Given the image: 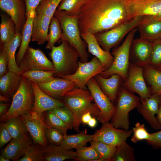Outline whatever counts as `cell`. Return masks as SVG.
<instances>
[{
	"mask_svg": "<svg viewBox=\"0 0 161 161\" xmlns=\"http://www.w3.org/2000/svg\"><path fill=\"white\" fill-rule=\"evenodd\" d=\"M22 120L35 144L44 147L47 145V139L45 134V123L42 116L30 112L19 116Z\"/></svg>",
	"mask_w": 161,
	"mask_h": 161,
	"instance_id": "15",
	"label": "cell"
},
{
	"mask_svg": "<svg viewBox=\"0 0 161 161\" xmlns=\"http://www.w3.org/2000/svg\"><path fill=\"white\" fill-rule=\"evenodd\" d=\"M34 100V92L31 83L22 76L20 86L14 95L7 112L0 117V121L4 122L13 118L30 112Z\"/></svg>",
	"mask_w": 161,
	"mask_h": 161,
	"instance_id": "5",
	"label": "cell"
},
{
	"mask_svg": "<svg viewBox=\"0 0 161 161\" xmlns=\"http://www.w3.org/2000/svg\"><path fill=\"white\" fill-rule=\"evenodd\" d=\"M129 19L137 16H155L161 10V0H126Z\"/></svg>",
	"mask_w": 161,
	"mask_h": 161,
	"instance_id": "16",
	"label": "cell"
},
{
	"mask_svg": "<svg viewBox=\"0 0 161 161\" xmlns=\"http://www.w3.org/2000/svg\"><path fill=\"white\" fill-rule=\"evenodd\" d=\"M12 138L7 130L4 126L3 123L0 125V147H3L10 141Z\"/></svg>",
	"mask_w": 161,
	"mask_h": 161,
	"instance_id": "49",
	"label": "cell"
},
{
	"mask_svg": "<svg viewBox=\"0 0 161 161\" xmlns=\"http://www.w3.org/2000/svg\"><path fill=\"white\" fill-rule=\"evenodd\" d=\"M160 100H161V95H160Z\"/></svg>",
	"mask_w": 161,
	"mask_h": 161,
	"instance_id": "60",
	"label": "cell"
},
{
	"mask_svg": "<svg viewBox=\"0 0 161 161\" xmlns=\"http://www.w3.org/2000/svg\"><path fill=\"white\" fill-rule=\"evenodd\" d=\"M86 87L91 93L93 101L99 109L97 117L99 122L102 124L109 122L114 114L115 107L102 90L94 77L87 82Z\"/></svg>",
	"mask_w": 161,
	"mask_h": 161,
	"instance_id": "10",
	"label": "cell"
},
{
	"mask_svg": "<svg viewBox=\"0 0 161 161\" xmlns=\"http://www.w3.org/2000/svg\"><path fill=\"white\" fill-rule=\"evenodd\" d=\"M90 146L94 148L99 154L100 161H112L117 146L110 145L96 140L90 142Z\"/></svg>",
	"mask_w": 161,
	"mask_h": 161,
	"instance_id": "34",
	"label": "cell"
},
{
	"mask_svg": "<svg viewBox=\"0 0 161 161\" xmlns=\"http://www.w3.org/2000/svg\"><path fill=\"white\" fill-rule=\"evenodd\" d=\"M0 78V95L12 99L20 86L22 76L8 71Z\"/></svg>",
	"mask_w": 161,
	"mask_h": 161,
	"instance_id": "26",
	"label": "cell"
},
{
	"mask_svg": "<svg viewBox=\"0 0 161 161\" xmlns=\"http://www.w3.org/2000/svg\"><path fill=\"white\" fill-rule=\"evenodd\" d=\"M143 74L151 95L161 91V71L149 64L143 67Z\"/></svg>",
	"mask_w": 161,
	"mask_h": 161,
	"instance_id": "30",
	"label": "cell"
},
{
	"mask_svg": "<svg viewBox=\"0 0 161 161\" xmlns=\"http://www.w3.org/2000/svg\"><path fill=\"white\" fill-rule=\"evenodd\" d=\"M62 121L67 124L73 126L74 117L71 111L67 107L64 106L52 110Z\"/></svg>",
	"mask_w": 161,
	"mask_h": 161,
	"instance_id": "45",
	"label": "cell"
},
{
	"mask_svg": "<svg viewBox=\"0 0 161 161\" xmlns=\"http://www.w3.org/2000/svg\"><path fill=\"white\" fill-rule=\"evenodd\" d=\"M31 83L34 96V103L31 112L39 116H41L45 111L64 106L62 101L52 98L44 92L36 83Z\"/></svg>",
	"mask_w": 161,
	"mask_h": 161,
	"instance_id": "19",
	"label": "cell"
},
{
	"mask_svg": "<svg viewBox=\"0 0 161 161\" xmlns=\"http://www.w3.org/2000/svg\"><path fill=\"white\" fill-rule=\"evenodd\" d=\"M36 10H31L27 17V20L22 32V37L20 48L16 58V61L19 66L31 40L33 21Z\"/></svg>",
	"mask_w": 161,
	"mask_h": 161,
	"instance_id": "28",
	"label": "cell"
},
{
	"mask_svg": "<svg viewBox=\"0 0 161 161\" xmlns=\"http://www.w3.org/2000/svg\"><path fill=\"white\" fill-rule=\"evenodd\" d=\"M11 103H8L0 102V116L1 117L5 114L8 112Z\"/></svg>",
	"mask_w": 161,
	"mask_h": 161,
	"instance_id": "51",
	"label": "cell"
},
{
	"mask_svg": "<svg viewBox=\"0 0 161 161\" xmlns=\"http://www.w3.org/2000/svg\"><path fill=\"white\" fill-rule=\"evenodd\" d=\"M54 16L59 19L62 31L61 41H66L77 51L81 62H88L89 54L80 35L77 16H71L56 10Z\"/></svg>",
	"mask_w": 161,
	"mask_h": 161,
	"instance_id": "4",
	"label": "cell"
},
{
	"mask_svg": "<svg viewBox=\"0 0 161 161\" xmlns=\"http://www.w3.org/2000/svg\"><path fill=\"white\" fill-rule=\"evenodd\" d=\"M152 51V43L140 38L133 39L130 47V62L143 67L149 64Z\"/></svg>",
	"mask_w": 161,
	"mask_h": 161,
	"instance_id": "17",
	"label": "cell"
},
{
	"mask_svg": "<svg viewBox=\"0 0 161 161\" xmlns=\"http://www.w3.org/2000/svg\"><path fill=\"white\" fill-rule=\"evenodd\" d=\"M92 115H93V114L91 112H87L84 114L81 117V123L84 124H87L88 122L92 117Z\"/></svg>",
	"mask_w": 161,
	"mask_h": 161,
	"instance_id": "52",
	"label": "cell"
},
{
	"mask_svg": "<svg viewBox=\"0 0 161 161\" xmlns=\"http://www.w3.org/2000/svg\"><path fill=\"white\" fill-rule=\"evenodd\" d=\"M1 10L14 22L16 33L22 32L27 17L24 0H0Z\"/></svg>",
	"mask_w": 161,
	"mask_h": 161,
	"instance_id": "14",
	"label": "cell"
},
{
	"mask_svg": "<svg viewBox=\"0 0 161 161\" xmlns=\"http://www.w3.org/2000/svg\"><path fill=\"white\" fill-rule=\"evenodd\" d=\"M22 37V33H16L15 37L9 42L4 43L0 42V46L5 49L8 56V71L19 75H21V72L16 61L15 53L17 48L20 45Z\"/></svg>",
	"mask_w": 161,
	"mask_h": 161,
	"instance_id": "29",
	"label": "cell"
},
{
	"mask_svg": "<svg viewBox=\"0 0 161 161\" xmlns=\"http://www.w3.org/2000/svg\"><path fill=\"white\" fill-rule=\"evenodd\" d=\"M26 7V15L27 17L32 10H36L42 0H24Z\"/></svg>",
	"mask_w": 161,
	"mask_h": 161,
	"instance_id": "50",
	"label": "cell"
},
{
	"mask_svg": "<svg viewBox=\"0 0 161 161\" xmlns=\"http://www.w3.org/2000/svg\"><path fill=\"white\" fill-rule=\"evenodd\" d=\"M86 0H62L57 10L63 11L71 16H77L82 6Z\"/></svg>",
	"mask_w": 161,
	"mask_h": 161,
	"instance_id": "38",
	"label": "cell"
},
{
	"mask_svg": "<svg viewBox=\"0 0 161 161\" xmlns=\"http://www.w3.org/2000/svg\"><path fill=\"white\" fill-rule=\"evenodd\" d=\"M156 118L161 126V101L159 106V110Z\"/></svg>",
	"mask_w": 161,
	"mask_h": 161,
	"instance_id": "53",
	"label": "cell"
},
{
	"mask_svg": "<svg viewBox=\"0 0 161 161\" xmlns=\"http://www.w3.org/2000/svg\"><path fill=\"white\" fill-rule=\"evenodd\" d=\"M43 147L32 144L28 148L24 155L18 161H43Z\"/></svg>",
	"mask_w": 161,
	"mask_h": 161,
	"instance_id": "41",
	"label": "cell"
},
{
	"mask_svg": "<svg viewBox=\"0 0 161 161\" xmlns=\"http://www.w3.org/2000/svg\"><path fill=\"white\" fill-rule=\"evenodd\" d=\"M122 86L131 92L137 93L140 98H148L151 95L144 79L143 67L130 62L127 77Z\"/></svg>",
	"mask_w": 161,
	"mask_h": 161,
	"instance_id": "13",
	"label": "cell"
},
{
	"mask_svg": "<svg viewBox=\"0 0 161 161\" xmlns=\"http://www.w3.org/2000/svg\"><path fill=\"white\" fill-rule=\"evenodd\" d=\"M153 51L149 64L158 68L161 66V39L152 42Z\"/></svg>",
	"mask_w": 161,
	"mask_h": 161,
	"instance_id": "46",
	"label": "cell"
},
{
	"mask_svg": "<svg viewBox=\"0 0 161 161\" xmlns=\"http://www.w3.org/2000/svg\"><path fill=\"white\" fill-rule=\"evenodd\" d=\"M82 38L87 45L88 52L98 58L106 68L112 65L114 57L110 51L104 50L98 44L94 35L89 32L80 33Z\"/></svg>",
	"mask_w": 161,
	"mask_h": 161,
	"instance_id": "23",
	"label": "cell"
},
{
	"mask_svg": "<svg viewBox=\"0 0 161 161\" xmlns=\"http://www.w3.org/2000/svg\"><path fill=\"white\" fill-rule=\"evenodd\" d=\"M0 161H9L10 160L4 156L1 155L0 156Z\"/></svg>",
	"mask_w": 161,
	"mask_h": 161,
	"instance_id": "56",
	"label": "cell"
},
{
	"mask_svg": "<svg viewBox=\"0 0 161 161\" xmlns=\"http://www.w3.org/2000/svg\"><path fill=\"white\" fill-rule=\"evenodd\" d=\"M12 99L9 97L0 95V102L10 103Z\"/></svg>",
	"mask_w": 161,
	"mask_h": 161,
	"instance_id": "55",
	"label": "cell"
},
{
	"mask_svg": "<svg viewBox=\"0 0 161 161\" xmlns=\"http://www.w3.org/2000/svg\"><path fill=\"white\" fill-rule=\"evenodd\" d=\"M62 0H42L36 9V13L41 14L52 18Z\"/></svg>",
	"mask_w": 161,
	"mask_h": 161,
	"instance_id": "40",
	"label": "cell"
},
{
	"mask_svg": "<svg viewBox=\"0 0 161 161\" xmlns=\"http://www.w3.org/2000/svg\"><path fill=\"white\" fill-rule=\"evenodd\" d=\"M21 73L34 70L54 71L52 62L39 49L29 46L19 66Z\"/></svg>",
	"mask_w": 161,
	"mask_h": 161,
	"instance_id": "11",
	"label": "cell"
},
{
	"mask_svg": "<svg viewBox=\"0 0 161 161\" xmlns=\"http://www.w3.org/2000/svg\"><path fill=\"white\" fill-rule=\"evenodd\" d=\"M151 139L146 141L147 143L156 149L161 148V129L159 131L150 133Z\"/></svg>",
	"mask_w": 161,
	"mask_h": 161,
	"instance_id": "48",
	"label": "cell"
},
{
	"mask_svg": "<svg viewBox=\"0 0 161 161\" xmlns=\"http://www.w3.org/2000/svg\"><path fill=\"white\" fill-rule=\"evenodd\" d=\"M0 24V42H9L15 36L16 32L15 24L10 16L7 14L1 15Z\"/></svg>",
	"mask_w": 161,
	"mask_h": 161,
	"instance_id": "32",
	"label": "cell"
},
{
	"mask_svg": "<svg viewBox=\"0 0 161 161\" xmlns=\"http://www.w3.org/2000/svg\"><path fill=\"white\" fill-rule=\"evenodd\" d=\"M126 0H86L77 17L80 33L94 35L130 20Z\"/></svg>",
	"mask_w": 161,
	"mask_h": 161,
	"instance_id": "1",
	"label": "cell"
},
{
	"mask_svg": "<svg viewBox=\"0 0 161 161\" xmlns=\"http://www.w3.org/2000/svg\"><path fill=\"white\" fill-rule=\"evenodd\" d=\"M77 157L75 160L80 161H100V155L91 146H83L76 149Z\"/></svg>",
	"mask_w": 161,
	"mask_h": 161,
	"instance_id": "42",
	"label": "cell"
},
{
	"mask_svg": "<svg viewBox=\"0 0 161 161\" xmlns=\"http://www.w3.org/2000/svg\"><path fill=\"white\" fill-rule=\"evenodd\" d=\"M32 144L27 133L18 139H12L3 149L1 155L10 160L18 161Z\"/></svg>",
	"mask_w": 161,
	"mask_h": 161,
	"instance_id": "22",
	"label": "cell"
},
{
	"mask_svg": "<svg viewBox=\"0 0 161 161\" xmlns=\"http://www.w3.org/2000/svg\"><path fill=\"white\" fill-rule=\"evenodd\" d=\"M3 124L13 139H17L27 134L26 127L20 117L10 118Z\"/></svg>",
	"mask_w": 161,
	"mask_h": 161,
	"instance_id": "33",
	"label": "cell"
},
{
	"mask_svg": "<svg viewBox=\"0 0 161 161\" xmlns=\"http://www.w3.org/2000/svg\"><path fill=\"white\" fill-rule=\"evenodd\" d=\"M44 121L48 126L57 129L64 135L67 134V132L69 129L73 128L72 126L64 122L52 110L47 113Z\"/></svg>",
	"mask_w": 161,
	"mask_h": 161,
	"instance_id": "37",
	"label": "cell"
},
{
	"mask_svg": "<svg viewBox=\"0 0 161 161\" xmlns=\"http://www.w3.org/2000/svg\"><path fill=\"white\" fill-rule=\"evenodd\" d=\"M0 78L5 75L8 71V58L5 49L0 46Z\"/></svg>",
	"mask_w": 161,
	"mask_h": 161,
	"instance_id": "47",
	"label": "cell"
},
{
	"mask_svg": "<svg viewBox=\"0 0 161 161\" xmlns=\"http://www.w3.org/2000/svg\"><path fill=\"white\" fill-rule=\"evenodd\" d=\"M140 104V98L122 86H121L118 93L115 113L111 123L116 128L129 130V113L131 111L137 108Z\"/></svg>",
	"mask_w": 161,
	"mask_h": 161,
	"instance_id": "7",
	"label": "cell"
},
{
	"mask_svg": "<svg viewBox=\"0 0 161 161\" xmlns=\"http://www.w3.org/2000/svg\"><path fill=\"white\" fill-rule=\"evenodd\" d=\"M135 156L134 148L126 142L117 147L112 161H134Z\"/></svg>",
	"mask_w": 161,
	"mask_h": 161,
	"instance_id": "39",
	"label": "cell"
},
{
	"mask_svg": "<svg viewBox=\"0 0 161 161\" xmlns=\"http://www.w3.org/2000/svg\"><path fill=\"white\" fill-rule=\"evenodd\" d=\"M142 17H136L111 29L95 35L98 44L104 50L110 51L130 32L137 27Z\"/></svg>",
	"mask_w": 161,
	"mask_h": 161,
	"instance_id": "8",
	"label": "cell"
},
{
	"mask_svg": "<svg viewBox=\"0 0 161 161\" xmlns=\"http://www.w3.org/2000/svg\"><path fill=\"white\" fill-rule=\"evenodd\" d=\"M64 136L60 145L68 150L76 149L85 146L88 142L92 140L93 138V134H88L83 131L75 134Z\"/></svg>",
	"mask_w": 161,
	"mask_h": 161,
	"instance_id": "31",
	"label": "cell"
},
{
	"mask_svg": "<svg viewBox=\"0 0 161 161\" xmlns=\"http://www.w3.org/2000/svg\"><path fill=\"white\" fill-rule=\"evenodd\" d=\"M140 98L141 104L137 108L138 112L154 130L159 131L161 126L155 115L158 113L161 102L160 96L157 94L147 98Z\"/></svg>",
	"mask_w": 161,
	"mask_h": 161,
	"instance_id": "18",
	"label": "cell"
},
{
	"mask_svg": "<svg viewBox=\"0 0 161 161\" xmlns=\"http://www.w3.org/2000/svg\"><path fill=\"white\" fill-rule=\"evenodd\" d=\"M44 159L46 161H62L67 159L75 160L76 151L66 149L61 145L50 144L43 147Z\"/></svg>",
	"mask_w": 161,
	"mask_h": 161,
	"instance_id": "27",
	"label": "cell"
},
{
	"mask_svg": "<svg viewBox=\"0 0 161 161\" xmlns=\"http://www.w3.org/2000/svg\"><path fill=\"white\" fill-rule=\"evenodd\" d=\"M106 69V68L96 57L94 56L89 61H78V66L73 74L61 78L74 82L76 87L86 89L89 80Z\"/></svg>",
	"mask_w": 161,
	"mask_h": 161,
	"instance_id": "9",
	"label": "cell"
},
{
	"mask_svg": "<svg viewBox=\"0 0 161 161\" xmlns=\"http://www.w3.org/2000/svg\"><path fill=\"white\" fill-rule=\"evenodd\" d=\"M137 27L141 38L152 43L161 39V20L154 16H143Z\"/></svg>",
	"mask_w": 161,
	"mask_h": 161,
	"instance_id": "21",
	"label": "cell"
},
{
	"mask_svg": "<svg viewBox=\"0 0 161 161\" xmlns=\"http://www.w3.org/2000/svg\"><path fill=\"white\" fill-rule=\"evenodd\" d=\"M36 84L44 92L57 100L61 99L66 93L76 87L73 82L61 78H55L49 81Z\"/></svg>",
	"mask_w": 161,
	"mask_h": 161,
	"instance_id": "20",
	"label": "cell"
},
{
	"mask_svg": "<svg viewBox=\"0 0 161 161\" xmlns=\"http://www.w3.org/2000/svg\"><path fill=\"white\" fill-rule=\"evenodd\" d=\"M45 134L47 140L49 142L58 145H61L64 137V135L58 130L49 126L46 123Z\"/></svg>",
	"mask_w": 161,
	"mask_h": 161,
	"instance_id": "44",
	"label": "cell"
},
{
	"mask_svg": "<svg viewBox=\"0 0 161 161\" xmlns=\"http://www.w3.org/2000/svg\"><path fill=\"white\" fill-rule=\"evenodd\" d=\"M53 46L49 55L54 68V76L59 78L74 73L78 66L79 55L76 49L66 41Z\"/></svg>",
	"mask_w": 161,
	"mask_h": 161,
	"instance_id": "3",
	"label": "cell"
},
{
	"mask_svg": "<svg viewBox=\"0 0 161 161\" xmlns=\"http://www.w3.org/2000/svg\"><path fill=\"white\" fill-rule=\"evenodd\" d=\"M133 134L131 140L134 143H136L143 140L146 141L151 139L150 133H148L146 129L145 125L138 122L135 124L132 129Z\"/></svg>",
	"mask_w": 161,
	"mask_h": 161,
	"instance_id": "43",
	"label": "cell"
},
{
	"mask_svg": "<svg viewBox=\"0 0 161 161\" xmlns=\"http://www.w3.org/2000/svg\"><path fill=\"white\" fill-rule=\"evenodd\" d=\"M101 128L93 134V140L118 146L126 142L133 133L132 129L126 130L115 128L111 123L102 124Z\"/></svg>",
	"mask_w": 161,
	"mask_h": 161,
	"instance_id": "12",
	"label": "cell"
},
{
	"mask_svg": "<svg viewBox=\"0 0 161 161\" xmlns=\"http://www.w3.org/2000/svg\"><path fill=\"white\" fill-rule=\"evenodd\" d=\"M157 95H161V91L158 92V93H157Z\"/></svg>",
	"mask_w": 161,
	"mask_h": 161,
	"instance_id": "58",
	"label": "cell"
},
{
	"mask_svg": "<svg viewBox=\"0 0 161 161\" xmlns=\"http://www.w3.org/2000/svg\"><path fill=\"white\" fill-rule=\"evenodd\" d=\"M64 106L72 112L74 117L73 128L79 131L82 115L87 112H91L97 117L100 110L95 103L89 90L75 87L66 93L61 99Z\"/></svg>",
	"mask_w": 161,
	"mask_h": 161,
	"instance_id": "2",
	"label": "cell"
},
{
	"mask_svg": "<svg viewBox=\"0 0 161 161\" xmlns=\"http://www.w3.org/2000/svg\"><path fill=\"white\" fill-rule=\"evenodd\" d=\"M97 121L95 118L92 117L88 122L87 124L91 128L95 127L97 124Z\"/></svg>",
	"mask_w": 161,
	"mask_h": 161,
	"instance_id": "54",
	"label": "cell"
},
{
	"mask_svg": "<svg viewBox=\"0 0 161 161\" xmlns=\"http://www.w3.org/2000/svg\"><path fill=\"white\" fill-rule=\"evenodd\" d=\"M51 18L41 14L35 13L33 23L32 41L36 42L39 45H42L47 41Z\"/></svg>",
	"mask_w": 161,
	"mask_h": 161,
	"instance_id": "24",
	"label": "cell"
},
{
	"mask_svg": "<svg viewBox=\"0 0 161 161\" xmlns=\"http://www.w3.org/2000/svg\"><path fill=\"white\" fill-rule=\"evenodd\" d=\"M62 31L58 18L54 16L51 18L49 27L47 43L45 48L51 50L54 44L61 39Z\"/></svg>",
	"mask_w": 161,
	"mask_h": 161,
	"instance_id": "35",
	"label": "cell"
},
{
	"mask_svg": "<svg viewBox=\"0 0 161 161\" xmlns=\"http://www.w3.org/2000/svg\"><path fill=\"white\" fill-rule=\"evenodd\" d=\"M154 16L156 18L161 20V10L157 15Z\"/></svg>",
	"mask_w": 161,
	"mask_h": 161,
	"instance_id": "57",
	"label": "cell"
},
{
	"mask_svg": "<svg viewBox=\"0 0 161 161\" xmlns=\"http://www.w3.org/2000/svg\"><path fill=\"white\" fill-rule=\"evenodd\" d=\"M54 71H44L34 70L21 73V75L25 78L31 83H44L54 79Z\"/></svg>",
	"mask_w": 161,
	"mask_h": 161,
	"instance_id": "36",
	"label": "cell"
},
{
	"mask_svg": "<svg viewBox=\"0 0 161 161\" xmlns=\"http://www.w3.org/2000/svg\"><path fill=\"white\" fill-rule=\"evenodd\" d=\"M94 78L102 90L111 101L115 100L122 83L123 79L121 77L114 74L105 78L98 74Z\"/></svg>",
	"mask_w": 161,
	"mask_h": 161,
	"instance_id": "25",
	"label": "cell"
},
{
	"mask_svg": "<svg viewBox=\"0 0 161 161\" xmlns=\"http://www.w3.org/2000/svg\"><path fill=\"white\" fill-rule=\"evenodd\" d=\"M159 70H160V71H161V66H160L158 68H157Z\"/></svg>",
	"mask_w": 161,
	"mask_h": 161,
	"instance_id": "59",
	"label": "cell"
},
{
	"mask_svg": "<svg viewBox=\"0 0 161 161\" xmlns=\"http://www.w3.org/2000/svg\"><path fill=\"white\" fill-rule=\"evenodd\" d=\"M137 30L136 27L130 32L122 44L113 50L111 53L114 58L113 62L109 68L99 74L101 76L108 78L117 74L124 81L126 79L130 63L131 45Z\"/></svg>",
	"mask_w": 161,
	"mask_h": 161,
	"instance_id": "6",
	"label": "cell"
}]
</instances>
